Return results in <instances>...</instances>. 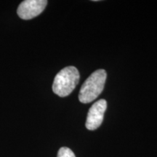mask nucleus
<instances>
[{"label":"nucleus","instance_id":"obj_2","mask_svg":"<svg viewBox=\"0 0 157 157\" xmlns=\"http://www.w3.org/2000/svg\"><path fill=\"white\" fill-rule=\"evenodd\" d=\"M79 73L74 66H68L63 68L55 77L52 90L60 97L69 95L75 89L79 81Z\"/></svg>","mask_w":157,"mask_h":157},{"label":"nucleus","instance_id":"obj_1","mask_svg":"<svg viewBox=\"0 0 157 157\" xmlns=\"http://www.w3.org/2000/svg\"><path fill=\"white\" fill-rule=\"evenodd\" d=\"M107 74L104 69L94 71L82 84L78 94V100L82 103H89L97 98L103 92Z\"/></svg>","mask_w":157,"mask_h":157},{"label":"nucleus","instance_id":"obj_5","mask_svg":"<svg viewBox=\"0 0 157 157\" xmlns=\"http://www.w3.org/2000/svg\"><path fill=\"white\" fill-rule=\"evenodd\" d=\"M58 157H76L74 152L67 147H62L58 153Z\"/></svg>","mask_w":157,"mask_h":157},{"label":"nucleus","instance_id":"obj_3","mask_svg":"<svg viewBox=\"0 0 157 157\" xmlns=\"http://www.w3.org/2000/svg\"><path fill=\"white\" fill-rule=\"evenodd\" d=\"M47 5L48 1L46 0H25L19 5L17 15L23 20L32 19L40 15Z\"/></svg>","mask_w":157,"mask_h":157},{"label":"nucleus","instance_id":"obj_4","mask_svg":"<svg viewBox=\"0 0 157 157\" xmlns=\"http://www.w3.org/2000/svg\"><path fill=\"white\" fill-rule=\"evenodd\" d=\"M107 108V102L101 99L95 102L88 111L86 127L89 130H95L101 126L103 122L104 113Z\"/></svg>","mask_w":157,"mask_h":157}]
</instances>
